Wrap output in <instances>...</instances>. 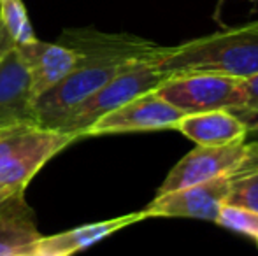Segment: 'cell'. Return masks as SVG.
Instances as JSON below:
<instances>
[{"instance_id":"cell-8","label":"cell","mask_w":258,"mask_h":256,"mask_svg":"<svg viewBox=\"0 0 258 256\" xmlns=\"http://www.w3.org/2000/svg\"><path fill=\"white\" fill-rule=\"evenodd\" d=\"M78 140L67 132L39 128L30 140L0 161V188H27L34 176L61 149Z\"/></svg>"},{"instance_id":"cell-17","label":"cell","mask_w":258,"mask_h":256,"mask_svg":"<svg viewBox=\"0 0 258 256\" xmlns=\"http://www.w3.org/2000/svg\"><path fill=\"white\" fill-rule=\"evenodd\" d=\"M242 86L246 92V104L242 111L248 114H258V74L242 79Z\"/></svg>"},{"instance_id":"cell-19","label":"cell","mask_w":258,"mask_h":256,"mask_svg":"<svg viewBox=\"0 0 258 256\" xmlns=\"http://www.w3.org/2000/svg\"><path fill=\"white\" fill-rule=\"evenodd\" d=\"M20 256H32V254H20Z\"/></svg>"},{"instance_id":"cell-9","label":"cell","mask_w":258,"mask_h":256,"mask_svg":"<svg viewBox=\"0 0 258 256\" xmlns=\"http://www.w3.org/2000/svg\"><path fill=\"white\" fill-rule=\"evenodd\" d=\"M34 107L30 74L14 48L0 58V128L23 123L37 125Z\"/></svg>"},{"instance_id":"cell-13","label":"cell","mask_w":258,"mask_h":256,"mask_svg":"<svg viewBox=\"0 0 258 256\" xmlns=\"http://www.w3.org/2000/svg\"><path fill=\"white\" fill-rule=\"evenodd\" d=\"M197 146H220L246 139L248 125L232 111L184 114L176 128Z\"/></svg>"},{"instance_id":"cell-15","label":"cell","mask_w":258,"mask_h":256,"mask_svg":"<svg viewBox=\"0 0 258 256\" xmlns=\"http://www.w3.org/2000/svg\"><path fill=\"white\" fill-rule=\"evenodd\" d=\"M227 204L258 212V163L249 165L232 176Z\"/></svg>"},{"instance_id":"cell-11","label":"cell","mask_w":258,"mask_h":256,"mask_svg":"<svg viewBox=\"0 0 258 256\" xmlns=\"http://www.w3.org/2000/svg\"><path fill=\"white\" fill-rule=\"evenodd\" d=\"M146 219L144 211L139 212H130L125 216H118V218L105 219L99 223H90V225H83L78 228L67 230V232L56 233V235L44 237L42 235L34 247L30 249L32 256H72L79 251L92 247L93 244L100 242V240L107 239L109 235L119 232V230L126 228L130 225Z\"/></svg>"},{"instance_id":"cell-10","label":"cell","mask_w":258,"mask_h":256,"mask_svg":"<svg viewBox=\"0 0 258 256\" xmlns=\"http://www.w3.org/2000/svg\"><path fill=\"white\" fill-rule=\"evenodd\" d=\"M16 49L28 68L32 95L35 100L63 81L81 58L78 49L60 42H42L39 39L28 44L16 46Z\"/></svg>"},{"instance_id":"cell-6","label":"cell","mask_w":258,"mask_h":256,"mask_svg":"<svg viewBox=\"0 0 258 256\" xmlns=\"http://www.w3.org/2000/svg\"><path fill=\"white\" fill-rule=\"evenodd\" d=\"M183 116L184 114L181 111L160 99L153 90L104 114L95 123L90 125L85 137L128 132H155V130L167 128L174 130Z\"/></svg>"},{"instance_id":"cell-5","label":"cell","mask_w":258,"mask_h":256,"mask_svg":"<svg viewBox=\"0 0 258 256\" xmlns=\"http://www.w3.org/2000/svg\"><path fill=\"white\" fill-rule=\"evenodd\" d=\"M255 146L246 142V139L220 146H197L170 168L156 195L176 192L223 176H234L255 163Z\"/></svg>"},{"instance_id":"cell-18","label":"cell","mask_w":258,"mask_h":256,"mask_svg":"<svg viewBox=\"0 0 258 256\" xmlns=\"http://www.w3.org/2000/svg\"><path fill=\"white\" fill-rule=\"evenodd\" d=\"M16 190H20V188H0V204H2V202L6 200L11 193L16 192Z\"/></svg>"},{"instance_id":"cell-2","label":"cell","mask_w":258,"mask_h":256,"mask_svg":"<svg viewBox=\"0 0 258 256\" xmlns=\"http://www.w3.org/2000/svg\"><path fill=\"white\" fill-rule=\"evenodd\" d=\"M155 65L165 77L220 74L248 79L258 74V21L225 28L177 46H162Z\"/></svg>"},{"instance_id":"cell-1","label":"cell","mask_w":258,"mask_h":256,"mask_svg":"<svg viewBox=\"0 0 258 256\" xmlns=\"http://www.w3.org/2000/svg\"><path fill=\"white\" fill-rule=\"evenodd\" d=\"M60 44L81 53L71 74L35 100V120L42 128L56 130L71 111L99 92L130 65L155 56L162 46L132 34H105L83 28L67 30Z\"/></svg>"},{"instance_id":"cell-20","label":"cell","mask_w":258,"mask_h":256,"mask_svg":"<svg viewBox=\"0 0 258 256\" xmlns=\"http://www.w3.org/2000/svg\"><path fill=\"white\" fill-rule=\"evenodd\" d=\"M256 244H258V237H256Z\"/></svg>"},{"instance_id":"cell-3","label":"cell","mask_w":258,"mask_h":256,"mask_svg":"<svg viewBox=\"0 0 258 256\" xmlns=\"http://www.w3.org/2000/svg\"><path fill=\"white\" fill-rule=\"evenodd\" d=\"M155 56L141 60V62L130 65L128 68L119 72L99 92L79 104L74 111H71L65 116V120L58 125L56 130L72 133L78 139H81L86 135V130L90 128V125L95 123L104 114L111 113L116 107L130 102L144 93L156 90L162 84L165 75L155 65Z\"/></svg>"},{"instance_id":"cell-4","label":"cell","mask_w":258,"mask_h":256,"mask_svg":"<svg viewBox=\"0 0 258 256\" xmlns=\"http://www.w3.org/2000/svg\"><path fill=\"white\" fill-rule=\"evenodd\" d=\"M155 93L183 114L209 111H242V79L220 74H177L165 77Z\"/></svg>"},{"instance_id":"cell-12","label":"cell","mask_w":258,"mask_h":256,"mask_svg":"<svg viewBox=\"0 0 258 256\" xmlns=\"http://www.w3.org/2000/svg\"><path fill=\"white\" fill-rule=\"evenodd\" d=\"M41 237L25 188L16 190L0 204V256L28 254Z\"/></svg>"},{"instance_id":"cell-7","label":"cell","mask_w":258,"mask_h":256,"mask_svg":"<svg viewBox=\"0 0 258 256\" xmlns=\"http://www.w3.org/2000/svg\"><path fill=\"white\" fill-rule=\"evenodd\" d=\"M230 178L232 176H223L201 185L156 195L143 211L146 218H194L214 221L220 207L227 202Z\"/></svg>"},{"instance_id":"cell-16","label":"cell","mask_w":258,"mask_h":256,"mask_svg":"<svg viewBox=\"0 0 258 256\" xmlns=\"http://www.w3.org/2000/svg\"><path fill=\"white\" fill-rule=\"evenodd\" d=\"M214 223L228 230H234L237 233H244L253 239L258 237V212L248 211L239 205H232L225 202L220 207Z\"/></svg>"},{"instance_id":"cell-14","label":"cell","mask_w":258,"mask_h":256,"mask_svg":"<svg viewBox=\"0 0 258 256\" xmlns=\"http://www.w3.org/2000/svg\"><path fill=\"white\" fill-rule=\"evenodd\" d=\"M0 23L9 32L16 46L28 44L37 39L21 0H0Z\"/></svg>"}]
</instances>
